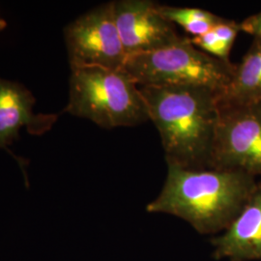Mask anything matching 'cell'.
<instances>
[{"instance_id":"cell-14","label":"cell","mask_w":261,"mask_h":261,"mask_svg":"<svg viewBox=\"0 0 261 261\" xmlns=\"http://www.w3.org/2000/svg\"><path fill=\"white\" fill-rule=\"evenodd\" d=\"M6 27H7V22L0 17V30L5 29Z\"/></svg>"},{"instance_id":"cell-10","label":"cell","mask_w":261,"mask_h":261,"mask_svg":"<svg viewBox=\"0 0 261 261\" xmlns=\"http://www.w3.org/2000/svg\"><path fill=\"white\" fill-rule=\"evenodd\" d=\"M261 101V39L254 38L252 46L234 65L231 80L219 105H245Z\"/></svg>"},{"instance_id":"cell-6","label":"cell","mask_w":261,"mask_h":261,"mask_svg":"<svg viewBox=\"0 0 261 261\" xmlns=\"http://www.w3.org/2000/svg\"><path fill=\"white\" fill-rule=\"evenodd\" d=\"M70 67L123 69L127 55L113 16L112 2L98 6L65 28Z\"/></svg>"},{"instance_id":"cell-5","label":"cell","mask_w":261,"mask_h":261,"mask_svg":"<svg viewBox=\"0 0 261 261\" xmlns=\"http://www.w3.org/2000/svg\"><path fill=\"white\" fill-rule=\"evenodd\" d=\"M219 106L210 168L261 176V101Z\"/></svg>"},{"instance_id":"cell-11","label":"cell","mask_w":261,"mask_h":261,"mask_svg":"<svg viewBox=\"0 0 261 261\" xmlns=\"http://www.w3.org/2000/svg\"><path fill=\"white\" fill-rule=\"evenodd\" d=\"M240 31V23L223 18L210 31L201 36L191 38V41L207 55L229 61L230 50Z\"/></svg>"},{"instance_id":"cell-3","label":"cell","mask_w":261,"mask_h":261,"mask_svg":"<svg viewBox=\"0 0 261 261\" xmlns=\"http://www.w3.org/2000/svg\"><path fill=\"white\" fill-rule=\"evenodd\" d=\"M69 103L63 112L91 120L103 129L134 127L149 120L146 103L125 69H72Z\"/></svg>"},{"instance_id":"cell-4","label":"cell","mask_w":261,"mask_h":261,"mask_svg":"<svg viewBox=\"0 0 261 261\" xmlns=\"http://www.w3.org/2000/svg\"><path fill=\"white\" fill-rule=\"evenodd\" d=\"M125 71L141 86H198L224 93L234 65L207 55L184 37L177 44L127 57Z\"/></svg>"},{"instance_id":"cell-13","label":"cell","mask_w":261,"mask_h":261,"mask_svg":"<svg viewBox=\"0 0 261 261\" xmlns=\"http://www.w3.org/2000/svg\"><path fill=\"white\" fill-rule=\"evenodd\" d=\"M241 31L261 39V12L247 18L240 23Z\"/></svg>"},{"instance_id":"cell-7","label":"cell","mask_w":261,"mask_h":261,"mask_svg":"<svg viewBox=\"0 0 261 261\" xmlns=\"http://www.w3.org/2000/svg\"><path fill=\"white\" fill-rule=\"evenodd\" d=\"M112 9L127 57L173 46L185 37L160 13L155 1H112Z\"/></svg>"},{"instance_id":"cell-8","label":"cell","mask_w":261,"mask_h":261,"mask_svg":"<svg viewBox=\"0 0 261 261\" xmlns=\"http://www.w3.org/2000/svg\"><path fill=\"white\" fill-rule=\"evenodd\" d=\"M35 98L23 85L0 79V149L5 150L19 163L25 173V161L16 156L9 145L19 138V130L41 136L50 130L59 114H35Z\"/></svg>"},{"instance_id":"cell-12","label":"cell","mask_w":261,"mask_h":261,"mask_svg":"<svg viewBox=\"0 0 261 261\" xmlns=\"http://www.w3.org/2000/svg\"><path fill=\"white\" fill-rule=\"evenodd\" d=\"M159 11L168 21L181 27L193 37L205 34L223 19L209 11L198 8L159 4Z\"/></svg>"},{"instance_id":"cell-2","label":"cell","mask_w":261,"mask_h":261,"mask_svg":"<svg viewBox=\"0 0 261 261\" xmlns=\"http://www.w3.org/2000/svg\"><path fill=\"white\" fill-rule=\"evenodd\" d=\"M168 165L208 169L220 117V94L198 86H141Z\"/></svg>"},{"instance_id":"cell-9","label":"cell","mask_w":261,"mask_h":261,"mask_svg":"<svg viewBox=\"0 0 261 261\" xmlns=\"http://www.w3.org/2000/svg\"><path fill=\"white\" fill-rule=\"evenodd\" d=\"M211 244L217 260H261V179L242 211Z\"/></svg>"},{"instance_id":"cell-1","label":"cell","mask_w":261,"mask_h":261,"mask_svg":"<svg viewBox=\"0 0 261 261\" xmlns=\"http://www.w3.org/2000/svg\"><path fill=\"white\" fill-rule=\"evenodd\" d=\"M255 178L242 170L168 165L163 190L146 211L178 217L200 234L217 233L242 211L256 187Z\"/></svg>"}]
</instances>
